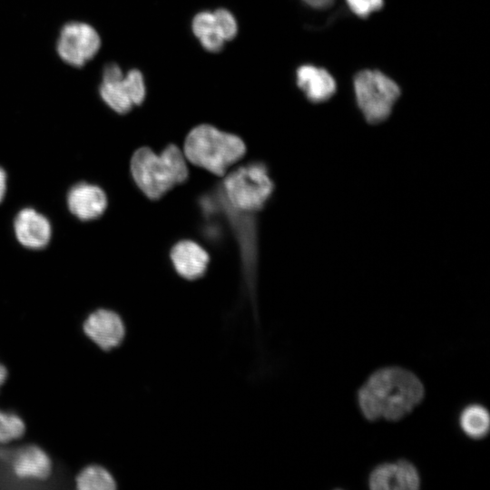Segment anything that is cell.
Here are the masks:
<instances>
[{
	"label": "cell",
	"mask_w": 490,
	"mask_h": 490,
	"mask_svg": "<svg viewBox=\"0 0 490 490\" xmlns=\"http://www.w3.org/2000/svg\"><path fill=\"white\" fill-rule=\"evenodd\" d=\"M14 230L19 243L31 250L44 248L52 236L48 219L32 208H24L17 213Z\"/></svg>",
	"instance_id": "10"
},
{
	"label": "cell",
	"mask_w": 490,
	"mask_h": 490,
	"mask_svg": "<svg viewBox=\"0 0 490 490\" xmlns=\"http://www.w3.org/2000/svg\"><path fill=\"white\" fill-rule=\"evenodd\" d=\"M354 90L358 108L370 123L385 121L400 95L398 85L376 70L358 73L354 78Z\"/></svg>",
	"instance_id": "5"
},
{
	"label": "cell",
	"mask_w": 490,
	"mask_h": 490,
	"mask_svg": "<svg viewBox=\"0 0 490 490\" xmlns=\"http://www.w3.org/2000/svg\"><path fill=\"white\" fill-rule=\"evenodd\" d=\"M101 39L91 25L71 22L64 25L57 41V53L65 63L75 67L83 66L98 52Z\"/></svg>",
	"instance_id": "7"
},
{
	"label": "cell",
	"mask_w": 490,
	"mask_h": 490,
	"mask_svg": "<svg viewBox=\"0 0 490 490\" xmlns=\"http://www.w3.org/2000/svg\"><path fill=\"white\" fill-rule=\"evenodd\" d=\"M67 205L72 214L81 220L99 218L106 210L107 198L99 186L79 182L67 194Z\"/></svg>",
	"instance_id": "11"
},
{
	"label": "cell",
	"mask_w": 490,
	"mask_h": 490,
	"mask_svg": "<svg viewBox=\"0 0 490 490\" xmlns=\"http://www.w3.org/2000/svg\"><path fill=\"white\" fill-rule=\"evenodd\" d=\"M171 260L175 270L186 279L201 277L209 263L207 251L197 242L183 240L171 250Z\"/></svg>",
	"instance_id": "12"
},
{
	"label": "cell",
	"mask_w": 490,
	"mask_h": 490,
	"mask_svg": "<svg viewBox=\"0 0 490 490\" xmlns=\"http://www.w3.org/2000/svg\"><path fill=\"white\" fill-rule=\"evenodd\" d=\"M297 83L312 103L328 100L336 92V82L325 69L302 65L297 70Z\"/></svg>",
	"instance_id": "14"
},
{
	"label": "cell",
	"mask_w": 490,
	"mask_h": 490,
	"mask_svg": "<svg viewBox=\"0 0 490 490\" xmlns=\"http://www.w3.org/2000/svg\"><path fill=\"white\" fill-rule=\"evenodd\" d=\"M7 369L4 365L0 363V387L5 383L6 377H7Z\"/></svg>",
	"instance_id": "23"
},
{
	"label": "cell",
	"mask_w": 490,
	"mask_h": 490,
	"mask_svg": "<svg viewBox=\"0 0 490 490\" xmlns=\"http://www.w3.org/2000/svg\"><path fill=\"white\" fill-rule=\"evenodd\" d=\"M6 191V173L5 171L0 167V202L4 200Z\"/></svg>",
	"instance_id": "22"
},
{
	"label": "cell",
	"mask_w": 490,
	"mask_h": 490,
	"mask_svg": "<svg viewBox=\"0 0 490 490\" xmlns=\"http://www.w3.org/2000/svg\"><path fill=\"white\" fill-rule=\"evenodd\" d=\"M131 172L139 189L157 200L188 178L185 156L175 145H168L160 154L152 149H138L131 160Z\"/></svg>",
	"instance_id": "2"
},
{
	"label": "cell",
	"mask_w": 490,
	"mask_h": 490,
	"mask_svg": "<svg viewBox=\"0 0 490 490\" xmlns=\"http://www.w3.org/2000/svg\"><path fill=\"white\" fill-rule=\"evenodd\" d=\"M350 10L360 17H367L371 13L379 10L383 0H347Z\"/></svg>",
	"instance_id": "20"
},
{
	"label": "cell",
	"mask_w": 490,
	"mask_h": 490,
	"mask_svg": "<svg viewBox=\"0 0 490 490\" xmlns=\"http://www.w3.org/2000/svg\"><path fill=\"white\" fill-rule=\"evenodd\" d=\"M192 31L206 50L219 52L223 47L225 40L213 12L197 14L192 20Z\"/></svg>",
	"instance_id": "15"
},
{
	"label": "cell",
	"mask_w": 490,
	"mask_h": 490,
	"mask_svg": "<svg viewBox=\"0 0 490 490\" xmlns=\"http://www.w3.org/2000/svg\"><path fill=\"white\" fill-rule=\"evenodd\" d=\"M368 484L373 490H416L420 478L410 462L399 460L377 466L369 475Z\"/></svg>",
	"instance_id": "9"
},
{
	"label": "cell",
	"mask_w": 490,
	"mask_h": 490,
	"mask_svg": "<svg viewBox=\"0 0 490 490\" xmlns=\"http://www.w3.org/2000/svg\"><path fill=\"white\" fill-rule=\"evenodd\" d=\"M459 421L464 433L473 439L483 438L490 428L487 409L477 404L467 406L462 411Z\"/></svg>",
	"instance_id": "16"
},
{
	"label": "cell",
	"mask_w": 490,
	"mask_h": 490,
	"mask_svg": "<svg viewBox=\"0 0 490 490\" xmlns=\"http://www.w3.org/2000/svg\"><path fill=\"white\" fill-rule=\"evenodd\" d=\"M245 152V144L240 137L209 124L194 127L184 142L186 159L218 176L225 175L228 168L240 160Z\"/></svg>",
	"instance_id": "3"
},
{
	"label": "cell",
	"mask_w": 490,
	"mask_h": 490,
	"mask_svg": "<svg viewBox=\"0 0 490 490\" xmlns=\"http://www.w3.org/2000/svg\"><path fill=\"white\" fill-rule=\"evenodd\" d=\"M213 13L224 40L234 38L237 34V23L232 14L222 8L217 9Z\"/></svg>",
	"instance_id": "19"
},
{
	"label": "cell",
	"mask_w": 490,
	"mask_h": 490,
	"mask_svg": "<svg viewBox=\"0 0 490 490\" xmlns=\"http://www.w3.org/2000/svg\"><path fill=\"white\" fill-rule=\"evenodd\" d=\"M419 378L407 369L387 367L374 372L358 390L363 416L370 420L397 421L409 414L424 397Z\"/></svg>",
	"instance_id": "1"
},
{
	"label": "cell",
	"mask_w": 490,
	"mask_h": 490,
	"mask_svg": "<svg viewBox=\"0 0 490 490\" xmlns=\"http://www.w3.org/2000/svg\"><path fill=\"white\" fill-rule=\"evenodd\" d=\"M85 335L103 350L118 347L125 336L121 317L113 310L100 309L91 313L83 325Z\"/></svg>",
	"instance_id": "8"
},
{
	"label": "cell",
	"mask_w": 490,
	"mask_h": 490,
	"mask_svg": "<svg viewBox=\"0 0 490 490\" xmlns=\"http://www.w3.org/2000/svg\"><path fill=\"white\" fill-rule=\"evenodd\" d=\"M12 467L15 475L26 480H44L52 473L51 458L41 447L27 446L14 456Z\"/></svg>",
	"instance_id": "13"
},
{
	"label": "cell",
	"mask_w": 490,
	"mask_h": 490,
	"mask_svg": "<svg viewBox=\"0 0 490 490\" xmlns=\"http://www.w3.org/2000/svg\"><path fill=\"white\" fill-rule=\"evenodd\" d=\"M273 183L263 163L252 162L229 172L221 192L230 207L250 212L261 209L271 196Z\"/></svg>",
	"instance_id": "4"
},
{
	"label": "cell",
	"mask_w": 490,
	"mask_h": 490,
	"mask_svg": "<svg viewBox=\"0 0 490 490\" xmlns=\"http://www.w3.org/2000/svg\"><path fill=\"white\" fill-rule=\"evenodd\" d=\"M25 433V424L16 414L0 409V443L5 444L21 438Z\"/></svg>",
	"instance_id": "18"
},
{
	"label": "cell",
	"mask_w": 490,
	"mask_h": 490,
	"mask_svg": "<svg viewBox=\"0 0 490 490\" xmlns=\"http://www.w3.org/2000/svg\"><path fill=\"white\" fill-rule=\"evenodd\" d=\"M100 95L104 103L118 113H126L145 98V84L142 73L130 70L123 75L116 64H108L103 74Z\"/></svg>",
	"instance_id": "6"
},
{
	"label": "cell",
	"mask_w": 490,
	"mask_h": 490,
	"mask_svg": "<svg viewBox=\"0 0 490 490\" xmlns=\"http://www.w3.org/2000/svg\"><path fill=\"white\" fill-rule=\"evenodd\" d=\"M76 487L81 490H112L116 482L111 473L98 465H90L76 476Z\"/></svg>",
	"instance_id": "17"
},
{
	"label": "cell",
	"mask_w": 490,
	"mask_h": 490,
	"mask_svg": "<svg viewBox=\"0 0 490 490\" xmlns=\"http://www.w3.org/2000/svg\"><path fill=\"white\" fill-rule=\"evenodd\" d=\"M313 8L322 9L330 6L334 0H302Z\"/></svg>",
	"instance_id": "21"
}]
</instances>
